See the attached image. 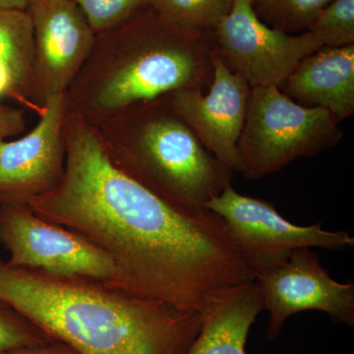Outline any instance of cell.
Instances as JSON below:
<instances>
[{
	"label": "cell",
	"mask_w": 354,
	"mask_h": 354,
	"mask_svg": "<svg viewBox=\"0 0 354 354\" xmlns=\"http://www.w3.org/2000/svg\"><path fill=\"white\" fill-rule=\"evenodd\" d=\"M292 101L327 109L342 122L354 114V44L323 46L305 57L279 86Z\"/></svg>",
	"instance_id": "obj_13"
},
{
	"label": "cell",
	"mask_w": 354,
	"mask_h": 354,
	"mask_svg": "<svg viewBox=\"0 0 354 354\" xmlns=\"http://www.w3.org/2000/svg\"><path fill=\"white\" fill-rule=\"evenodd\" d=\"M66 113L64 94L50 97L34 129L19 139L0 143V206L29 205L62 183Z\"/></svg>",
	"instance_id": "obj_11"
},
{
	"label": "cell",
	"mask_w": 354,
	"mask_h": 354,
	"mask_svg": "<svg viewBox=\"0 0 354 354\" xmlns=\"http://www.w3.org/2000/svg\"><path fill=\"white\" fill-rule=\"evenodd\" d=\"M27 12L35 41L32 101L39 114L48 100L65 94L88 59L97 34L72 0H32Z\"/></svg>",
	"instance_id": "obj_10"
},
{
	"label": "cell",
	"mask_w": 354,
	"mask_h": 354,
	"mask_svg": "<svg viewBox=\"0 0 354 354\" xmlns=\"http://www.w3.org/2000/svg\"><path fill=\"white\" fill-rule=\"evenodd\" d=\"M333 0H252L253 8L265 24L297 35L308 31L319 13Z\"/></svg>",
	"instance_id": "obj_17"
},
{
	"label": "cell",
	"mask_w": 354,
	"mask_h": 354,
	"mask_svg": "<svg viewBox=\"0 0 354 354\" xmlns=\"http://www.w3.org/2000/svg\"><path fill=\"white\" fill-rule=\"evenodd\" d=\"M234 0H150L165 22L178 29L212 34L230 12Z\"/></svg>",
	"instance_id": "obj_16"
},
{
	"label": "cell",
	"mask_w": 354,
	"mask_h": 354,
	"mask_svg": "<svg viewBox=\"0 0 354 354\" xmlns=\"http://www.w3.org/2000/svg\"><path fill=\"white\" fill-rule=\"evenodd\" d=\"M27 118L24 109L0 102V143L25 131Z\"/></svg>",
	"instance_id": "obj_21"
},
{
	"label": "cell",
	"mask_w": 354,
	"mask_h": 354,
	"mask_svg": "<svg viewBox=\"0 0 354 354\" xmlns=\"http://www.w3.org/2000/svg\"><path fill=\"white\" fill-rule=\"evenodd\" d=\"M64 140L62 183L29 206L108 254L109 283L204 318L255 279L220 216L174 208L118 171L78 114L67 111Z\"/></svg>",
	"instance_id": "obj_1"
},
{
	"label": "cell",
	"mask_w": 354,
	"mask_h": 354,
	"mask_svg": "<svg viewBox=\"0 0 354 354\" xmlns=\"http://www.w3.org/2000/svg\"><path fill=\"white\" fill-rule=\"evenodd\" d=\"M97 130L111 164L174 208L208 211L232 184L234 172L202 145L169 95L128 106Z\"/></svg>",
	"instance_id": "obj_4"
},
{
	"label": "cell",
	"mask_w": 354,
	"mask_h": 354,
	"mask_svg": "<svg viewBox=\"0 0 354 354\" xmlns=\"http://www.w3.org/2000/svg\"><path fill=\"white\" fill-rule=\"evenodd\" d=\"M264 310L266 339L274 341L286 321L300 312L320 311L335 324L354 325V283L330 277L313 248H299L278 266L256 274Z\"/></svg>",
	"instance_id": "obj_9"
},
{
	"label": "cell",
	"mask_w": 354,
	"mask_h": 354,
	"mask_svg": "<svg viewBox=\"0 0 354 354\" xmlns=\"http://www.w3.org/2000/svg\"><path fill=\"white\" fill-rule=\"evenodd\" d=\"M206 209L223 221L232 245L254 276L285 262L297 249L344 251L354 246L346 230H326L321 223L295 225L271 203L241 194L232 184Z\"/></svg>",
	"instance_id": "obj_6"
},
{
	"label": "cell",
	"mask_w": 354,
	"mask_h": 354,
	"mask_svg": "<svg viewBox=\"0 0 354 354\" xmlns=\"http://www.w3.org/2000/svg\"><path fill=\"white\" fill-rule=\"evenodd\" d=\"M339 124L327 109L301 106L277 86L251 88L237 144L239 174L259 180L298 158L315 157L342 141Z\"/></svg>",
	"instance_id": "obj_5"
},
{
	"label": "cell",
	"mask_w": 354,
	"mask_h": 354,
	"mask_svg": "<svg viewBox=\"0 0 354 354\" xmlns=\"http://www.w3.org/2000/svg\"><path fill=\"white\" fill-rule=\"evenodd\" d=\"M0 300L80 354H186L203 317L102 279L11 267Z\"/></svg>",
	"instance_id": "obj_2"
},
{
	"label": "cell",
	"mask_w": 354,
	"mask_h": 354,
	"mask_svg": "<svg viewBox=\"0 0 354 354\" xmlns=\"http://www.w3.org/2000/svg\"><path fill=\"white\" fill-rule=\"evenodd\" d=\"M0 65L17 77L31 94L32 101L35 41L31 18L27 11L0 9Z\"/></svg>",
	"instance_id": "obj_15"
},
{
	"label": "cell",
	"mask_w": 354,
	"mask_h": 354,
	"mask_svg": "<svg viewBox=\"0 0 354 354\" xmlns=\"http://www.w3.org/2000/svg\"><path fill=\"white\" fill-rule=\"evenodd\" d=\"M32 0H0V9L27 11Z\"/></svg>",
	"instance_id": "obj_23"
},
{
	"label": "cell",
	"mask_w": 354,
	"mask_h": 354,
	"mask_svg": "<svg viewBox=\"0 0 354 354\" xmlns=\"http://www.w3.org/2000/svg\"><path fill=\"white\" fill-rule=\"evenodd\" d=\"M0 245L8 251L6 261L11 267L106 281L114 274L108 254L75 232L41 218L29 205L0 206Z\"/></svg>",
	"instance_id": "obj_8"
},
{
	"label": "cell",
	"mask_w": 354,
	"mask_h": 354,
	"mask_svg": "<svg viewBox=\"0 0 354 354\" xmlns=\"http://www.w3.org/2000/svg\"><path fill=\"white\" fill-rule=\"evenodd\" d=\"M3 354H80L64 342L53 341L39 346L12 349Z\"/></svg>",
	"instance_id": "obj_22"
},
{
	"label": "cell",
	"mask_w": 354,
	"mask_h": 354,
	"mask_svg": "<svg viewBox=\"0 0 354 354\" xmlns=\"http://www.w3.org/2000/svg\"><path fill=\"white\" fill-rule=\"evenodd\" d=\"M53 341L41 328L0 300V354Z\"/></svg>",
	"instance_id": "obj_20"
},
{
	"label": "cell",
	"mask_w": 354,
	"mask_h": 354,
	"mask_svg": "<svg viewBox=\"0 0 354 354\" xmlns=\"http://www.w3.org/2000/svg\"><path fill=\"white\" fill-rule=\"evenodd\" d=\"M251 88L216 55L214 75L207 92L179 90L169 94L178 115L203 146L230 171L239 172L237 144Z\"/></svg>",
	"instance_id": "obj_12"
},
{
	"label": "cell",
	"mask_w": 354,
	"mask_h": 354,
	"mask_svg": "<svg viewBox=\"0 0 354 354\" xmlns=\"http://www.w3.org/2000/svg\"><path fill=\"white\" fill-rule=\"evenodd\" d=\"M215 57L213 32L178 29L147 6L97 34L88 59L65 92L67 111L97 128L138 102L179 90L207 92Z\"/></svg>",
	"instance_id": "obj_3"
},
{
	"label": "cell",
	"mask_w": 354,
	"mask_h": 354,
	"mask_svg": "<svg viewBox=\"0 0 354 354\" xmlns=\"http://www.w3.org/2000/svg\"><path fill=\"white\" fill-rule=\"evenodd\" d=\"M322 46L339 48L354 44V0H333L310 26Z\"/></svg>",
	"instance_id": "obj_18"
},
{
	"label": "cell",
	"mask_w": 354,
	"mask_h": 354,
	"mask_svg": "<svg viewBox=\"0 0 354 354\" xmlns=\"http://www.w3.org/2000/svg\"><path fill=\"white\" fill-rule=\"evenodd\" d=\"M79 7L95 34L127 22L150 6V0H72Z\"/></svg>",
	"instance_id": "obj_19"
},
{
	"label": "cell",
	"mask_w": 354,
	"mask_h": 354,
	"mask_svg": "<svg viewBox=\"0 0 354 354\" xmlns=\"http://www.w3.org/2000/svg\"><path fill=\"white\" fill-rule=\"evenodd\" d=\"M213 36L216 55L250 88L279 87L305 57L323 48L308 31L290 35L265 24L252 0H234Z\"/></svg>",
	"instance_id": "obj_7"
},
{
	"label": "cell",
	"mask_w": 354,
	"mask_h": 354,
	"mask_svg": "<svg viewBox=\"0 0 354 354\" xmlns=\"http://www.w3.org/2000/svg\"><path fill=\"white\" fill-rule=\"evenodd\" d=\"M262 311V297L254 279L203 318L201 330L186 354H247V337Z\"/></svg>",
	"instance_id": "obj_14"
}]
</instances>
